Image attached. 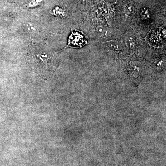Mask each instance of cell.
<instances>
[{
  "instance_id": "obj_1",
  "label": "cell",
  "mask_w": 166,
  "mask_h": 166,
  "mask_svg": "<svg viewBox=\"0 0 166 166\" xmlns=\"http://www.w3.org/2000/svg\"><path fill=\"white\" fill-rule=\"evenodd\" d=\"M29 57L32 68L42 76H49L56 69V58L52 52L45 48H35L31 52Z\"/></svg>"
},
{
  "instance_id": "obj_2",
  "label": "cell",
  "mask_w": 166,
  "mask_h": 166,
  "mask_svg": "<svg viewBox=\"0 0 166 166\" xmlns=\"http://www.w3.org/2000/svg\"><path fill=\"white\" fill-rule=\"evenodd\" d=\"M96 32L98 36L102 38H109L111 35V31L109 29L102 26H98L96 28Z\"/></svg>"
},
{
  "instance_id": "obj_3",
  "label": "cell",
  "mask_w": 166,
  "mask_h": 166,
  "mask_svg": "<svg viewBox=\"0 0 166 166\" xmlns=\"http://www.w3.org/2000/svg\"><path fill=\"white\" fill-rule=\"evenodd\" d=\"M135 7L132 4L128 3L125 6L124 12L127 15H131L134 13Z\"/></svg>"
},
{
  "instance_id": "obj_4",
  "label": "cell",
  "mask_w": 166,
  "mask_h": 166,
  "mask_svg": "<svg viewBox=\"0 0 166 166\" xmlns=\"http://www.w3.org/2000/svg\"><path fill=\"white\" fill-rule=\"evenodd\" d=\"M150 13L147 8H143L141 12V16L143 19H146L149 17Z\"/></svg>"
}]
</instances>
